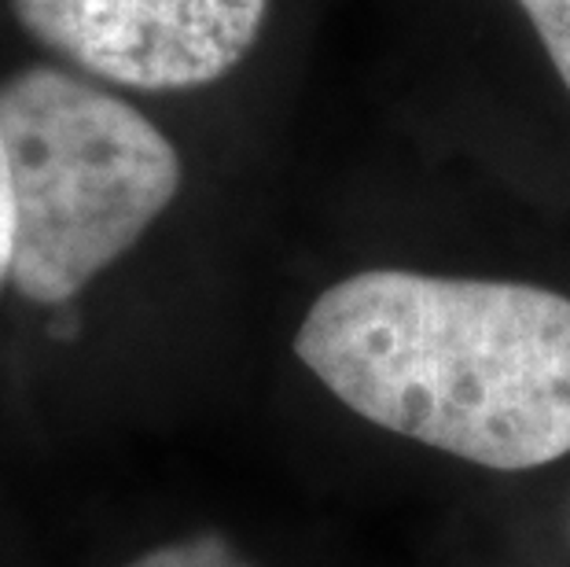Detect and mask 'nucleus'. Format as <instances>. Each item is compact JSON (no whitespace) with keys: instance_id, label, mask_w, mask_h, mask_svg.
Returning a JSON list of instances; mask_svg holds the SVG:
<instances>
[{"instance_id":"nucleus-1","label":"nucleus","mask_w":570,"mask_h":567,"mask_svg":"<svg viewBox=\"0 0 570 567\" xmlns=\"http://www.w3.org/2000/svg\"><path fill=\"white\" fill-rule=\"evenodd\" d=\"M19 196L16 442L19 468L85 420L107 287L185 199L188 166L126 92L27 56L0 67Z\"/></svg>"},{"instance_id":"nucleus-2","label":"nucleus","mask_w":570,"mask_h":567,"mask_svg":"<svg viewBox=\"0 0 570 567\" xmlns=\"http://www.w3.org/2000/svg\"><path fill=\"white\" fill-rule=\"evenodd\" d=\"M295 358L368 424L460 461L570 453V299L549 287L365 270L317 295Z\"/></svg>"},{"instance_id":"nucleus-3","label":"nucleus","mask_w":570,"mask_h":567,"mask_svg":"<svg viewBox=\"0 0 570 567\" xmlns=\"http://www.w3.org/2000/svg\"><path fill=\"white\" fill-rule=\"evenodd\" d=\"M30 56L118 92H196L258 45L269 0H0Z\"/></svg>"},{"instance_id":"nucleus-4","label":"nucleus","mask_w":570,"mask_h":567,"mask_svg":"<svg viewBox=\"0 0 570 567\" xmlns=\"http://www.w3.org/2000/svg\"><path fill=\"white\" fill-rule=\"evenodd\" d=\"M16 251H19V196L16 163L0 123V487L19 476L16 442Z\"/></svg>"},{"instance_id":"nucleus-5","label":"nucleus","mask_w":570,"mask_h":567,"mask_svg":"<svg viewBox=\"0 0 570 567\" xmlns=\"http://www.w3.org/2000/svg\"><path fill=\"white\" fill-rule=\"evenodd\" d=\"M107 567H269L225 527H188L129 549Z\"/></svg>"},{"instance_id":"nucleus-6","label":"nucleus","mask_w":570,"mask_h":567,"mask_svg":"<svg viewBox=\"0 0 570 567\" xmlns=\"http://www.w3.org/2000/svg\"><path fill=\"white\" fill-rule=\"evenodd\" d=\"M570 92V0H519Z\"/></svg>"},{"instance_id":"nucleus-7","label":"nucleus","mask_w":570,"mask_h":567,"mask_svg":"<svg viewBox=\"0 0 570 567\" xmlns=\"http://www.w3.org/2000/svg\"><path fill=\"white\" fill-rule=\"evenodd\" d=\"M0 567H38L30 557L27 530L19 524L11 487H0Z\"/></svg>"}]
</instances>
